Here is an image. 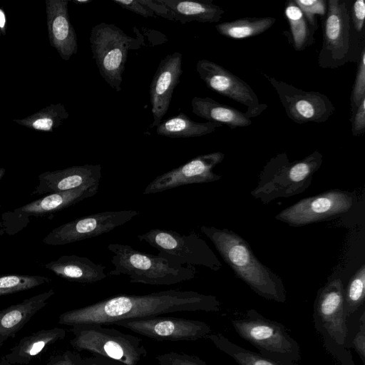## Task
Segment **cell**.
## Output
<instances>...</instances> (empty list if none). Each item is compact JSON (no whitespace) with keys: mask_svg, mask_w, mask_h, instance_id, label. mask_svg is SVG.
Segmentation results:
<instances>
[{"mask_svg":"<svg viewBox=\"0 0 365 365\" xmlns=\"http://www.w3.org/2000/svg\"><path fill=\"white\" fill-rule=\"evenodd\" d=\"M323 160L315 150L299 160L290 162L286 153H278L264 166L256 187L251 195L262 203L278 197H289L305 191Z\"/></svg>","mask_w":365,"mask_h":365,"instance_id":"obj_4","label":"cell"},{"mask_svg":"<svg viewBox=\"0 0 365 365\" xmlns=\"http://www.w3.org/2000/svg\"><path fill=\"white\" fill-rule=\"evenodd\" d=\"M354 200L353 192L331 190L297 202L279 212L275 218L289 226H304L346 212Z\"/></svg>","mask_w":365,"mask_h":365,"instance_id":"obj_11","label":"cell"},{"mask_svg":"<svg viewBox=\"0 0 365 365\" xmlns=\"http://www.w3.org/2000/svg\"><path fill=\"white\" fill-rule=\"evenodd\" d=\"M349 11L350 19L354 31L359 36L362 35L365 19L364 0L355 1L352 4Z\"/></svg>","mask_w":365,"mask_h":365,"instance_id":"obj_35","label":"cell"},{"mask_svg":"<svg viewBox=\"0 0 365 365\" xmlns=\"http://www.w3.org/2000/svg\"><path fill=\"white\" fill-rule=\"evenodd\" d=\"M344 285L337 278L327 283L317 294L314 322L324 341L344 347L348 336L347 316L344 305Z\"/></svg>","mask_w":365,"mask_h":365,"instance_id":"obj_10","label":"cell"},{"mask_svg":"<svg viewBox=\"0 0 365 365\" xmlns=\"http://www.w3.org/2000/svg\"><path fill=\"white\" fill-rule=\"evenodd\" d=\"M101 170L99 164H86L43 173L38 175V182L31 195L50 194L100 184Z\"/></svg>","mask_w":365,"mask_h":365,"instance_id":"obj_19","label":"cell"},{"mask_svg":"<svg viewBox=\"0 0 365 365\" xmlns=\"http://www.w3.org/2000/svg\"><path fill=\"white\" fill-rule=\"evenodd\" d=\"M365 297V265L363 264L349 280L344 290V305L347 318L363 304Z\"/></svg>","mask_w":365,"mask_h":365,"instance_id":"obj_30","label":"cell"},{"mask_svg":"<svg viewBox=\"0 0 365 365\" xmlns=\"http://www.w3.org/2000/svg\"><path fill=\"white\" fill-rule=\"evenodd\" d=\"M63 365H79L69 352L63 354Z\"/></svg>","mask_w":365,"mask_h":365,"instance_id":"obj_41","label":"cell"},{"mask_svg":"<svg viewBox=\"0 0 365 365\" xmlns=\"http://www.w3.org/2000/svg\"><path fill=\"white\" fill-rule=\"evenodd\" d=\"M71 345L120 365H138L147 352L140 339L98 324L73 326Z\"/></svg>","mask_w":365,"mask_h":365,"instance_id":"obj_6","label":"cell"},{"mask_svg":"<svg viewBox=\"0 0 365 365\" xmlns=\"http://www.w3.org/2000/svg\"><path fill=\"white\" fill-rule=\"evenodd\" d=\"M364 98H365V47L362 48L358 60L356 73L350 96L351 113L355 111Z\"/></svg>","mask_w":365,"mask_h":365,"instance_id":"obj_32","label":"cell"},{"mask_svg":"<svg viewBox=\"0 0 365 365\" xmlns=\"http://www.w3.org/2000/svg\"><path fill=\"white\" fill-rule=\"evenodd\" d=\"M5 172H6V170L4 168L0 167V180L4 176Z\"/></svg>","mask_w":365,"mask_h":365,"instance_id":"obj_45","label":"cell"},{"mask_svg":"<svg viewBox=\"0 0 365 365\" xmlns=\"http://www.w3.org/2000/svg\"><path fill=\"white\" fill-rule=\"evenodd\" d=\"M51 23V31L55 44L64 59H68L78 50L77 38L67 14V2L56 3Z\"/></svg>","mask_w":365,"mask_h":365,"instance_id":"obj_26","label":"cell"},{"mask_svg":"<svg viewBox=\"0 0 365 365\" xmlns=\"http://www.w3.org/2000/svg\"><path fill=\"white\" fill-rule=\"evenodd\" d=\"M264 76L277 93L287 115L294 123H324L334 112V105L324 94L304 91L266 74Z\"/></svg>","mask_w":365,"mask_h":365,"instance_id":"obj_13","label":"cell"},{"mask_svg":"<svg viewBox=\"0 0 365 365\" xmlns=\"http://www.w3.org/2000/svg\"><path fill=\"white\" fill-rule=\"evenodd\" d=\"M66 331L60 327L41 329L21 338L3 357L16 365H27L50 346L62 340Z\"/></svg>","mask_w":365,"mask_h":365,"instance_id":"obj_22","label":"cell"},{"mask_svg":"<svg viewBox=\"0 0 365 365\" xmlns=\"http://www.w3.org/2000/svg\"><path fill=\"white\" fill-rule=\"evenodd\" d=\"M142 4L151 9L157 16L175 21V15L173 11L158 0H138Z\"/></svg>","mask_w":365,"mask_h":365,"instance_id":"obj_39","label":"cell"},{"mask_svg":"<svg viewBox=\"0 0 365 365\" xmlns=\"http://www.w3.org/2000/svg\"><path fill=\"white\" fill-rule=\"evenodd\" d=\"M113 2L145 18L156 16L151 9L142 4L138 0H113Z\"/></svg>","mask_w":365,"mask_h":365,"instance_id":"obj_37","label":"cell"},{"mask_svg":"<svg viewBox=\"0 0 365 365\" xmlns=\"http://www.w3.org/2000/svg\"><path fill=\"white\" fill-rule=\"evenodd\" d=\"M5 25V16L4 12L0 10V28L3 29Z\"/></svg>","mask_w":365,"mask_h":365,"instance_id":"obj_43","label":"cell"},{"mask_svg":"<svg viewBox=\"0 0 365 365\" xmlns=\"http://www.w3.org/2000/svg\"><path fill=\"white\" fill-rule=\"evenodd\" d=\"M43 267L61 278L81 284L95 283L108 277L105 265L76 255H62Z\"/></svg>","mask_w":365,"mask_h":365,"instance_id":"obj_21","label":"cell"},{"mask_svg":"<svg viewBox=\"0 0 365 365\" xmlns=\"http://www.w3.org/2000/svg\"><path fill=\"white\" fill-rule=\"evenodd\" d=\"M0 365H16L7 361L3 356L0 358Z\"/></svg>","mask_w":365,"mask_h":365,"instance_id":"obj_44","label":"cell"},{"mask_svg":"<svg viewBox=\"0 0 365 365\" xmlns=\"http://www.w3.org/2000/svg\"><path fill=\"white\" fill-rule=\"evenodd\" d=\"M46 365H63V355L53 357Z\"/></svg>","mask_w":365,"mask_h":365,"instance_id":"obj_42","label":"cell"},{"mask_svg":"<svg viewBox=\"0 0 365 365\" xmlns=\"http://www.w3.org/2000/svg\"><path fill=\"white\" fill-rule=\"evenodd\" d=\"M182 53L174 52L164 57L158 65L150 86L151 128L157 127L166 114L175 87L182 73Z\"/></svg>","mask_w":365,"mask_h":365,"instance_id":"obj_18","label":"cell"},{"mask_svg":"<svg viewBox=\"0 0 365 365\" xmlns=\"http://www.w3.org/2000/svg\"><path fill=\"white\" fill-rule=\"evenodd\" d=\"M138 215L139 212L134 210L91 214L56 227L44 237L43 242L57 246L98 237L123 225Z\"/></svg>","mask_w":365,"mask_h":365,"instance_id":"obj_12","label":"cell"},{"mask_svg":"<svg viewBox=\"0 0 365 365\" xmlns=\"http://www.w3.org/2000/svg\"><path fill=\"white\" fill-rule=\"evenodd\" d=\"M88 365H101V364H96V363H91V364H89Z\"/></svg>","mask_w":365,"mask_h":365,"instance_id":"obj_47","label":"cell"},{"mask_svg":"<svg viewBox=\"0 0 365 365\" xmlns=\"http://www.w3.org/2000/svg\"><path fill=\"white\" fill-rule=\"evenodd\" d=\"M48 277L26 274H0V297L28 290L49 283Z\"/></svg>","mask_w":365,"mask_h":365,"instance_id":"obj_31","label":"cell"},{"mask_svg":"<svg viewBox=\"0 0 365 365\" xmlns=\"http://www.w3.org/2000/svg\"><path fill=\"white\" fill-rule=\"evenodd\" d=\"M137 238L158 250V255L180 264L200 265L217 271L220 262L206 242L195 232L180 235L175 230L151 229Z\"/></svg>","mask_w":365,"mask_h":365,"instance_id":"obj_9","label":"cell"},{"mask_svg":"<svg viewBox=\"0 0 365 365\" xmlns=\"http://www.w3.org/2000/svg\"><path fill=\"white\" fill-rule=\"evenodd\" d=\"M351 345L360 356L363 364H365V314L360 318L359 330L355 334Z\"/></svg>","mask_w":365,"mask_h":365,"instance_id":"obj_38","label":"cell"},{"mask_svg":"<svg viewBox=\"0 0 365 365\" xmlns=\"http://www.w3.org/2000/svg\"><path fill=\"white\" fill-rule=\"evenodd\" d=\"M53 125V120L51 118H40L33 123V127L38 130H49Z\"/></svg>","mask_w":365,"mask_h":365,"instance_id":"obj_40","label":"cell"},{"mask_svg":"<svg viewBox=\"0 0 365 365\" xmlns=\"http://www.w3.org/2000/svg\"><path fill=\"white\" fill-rule=\"evenodd\" d=\"M91 1H77V2H79V3H89Z\"/></svg>","mask_w":365,"mask_h":365,"instance_id":"obj_46","label":"cell"},{"mask_svg":"<svg viewBox=\"0 0 365 365\" xmlns=\"http://www.w3.org/2000/svg\"><path fill=\"white\" fill-rule=\"evenodd\" d=\"M191 107L192 112L197 116L227 125L231 129L247 127L252 123L245 113L210 97H194L191 101Z\"/></svg>","mask_w":365,"mask_h":365,"instance_id":"obj_23","label":"cell"},{"mask_svg":"<svg viewBox=\"0 0 365 365\" xmlns=\"http://www.w3.org/2000/svg\"><path fill=\"white\" fill-rule=\"evenodd\" d=\"M299 7L304 16L311 26L317 29L315 15L324 17L327 10V1L326 0H294Z\"/></svg>","mask_w":365,"mask_h":365,"instance_id":"obj_33","label":"cell"},{"mask_svg":"<svg viewBox=\"0 0 365 365\" xmlns=\"http://www.w3.org/2000/svg\"><path fill=\"white\" fill-rule=\"evenodd\" d=\"M222 126L220 123L207 121L197 123L191 120L186 114L180 113L168 118L156 127V133L171 138L200 137L212 133Z\"/></svg>","mask_w":365,"mask_h":365,"instance_id":"obj_25","label":"cell"},{"mask_svg":"<svg viewBox=\"0 0 365 365\" xmlns=\"http://www.w3.org/2000/svg\"><path fill=\"white\" fill-rule=\"evenodd\" d=\"M220 302L213 295L194 291L168 289L148 294H121L67 311L58 317L66 326L114 324L122 320L157 317L181 312H218Z\"/></svg>","mask_w":365,"mask_h":365,"instance_id":"obj_1","label":"cell"},{"mask_svg":"<svg viewBox=\"0 0 365 365\" xmlns=\"http://www.w3.org/2000/svg\"><path fill=\"white\" fill-rule=\"evenodd\" d=\"M175 15V21L186 24L196 21L200 23H217L225 10L212 1L158 0Z\"/></svg>","mask_w":365,"mask_h":365,"instance_id":"obj_24","label":"cell"},{"mask_svg":"<svg viewBox=\"0 0 365 365\" xmlns=\"http://www.w3.org/2000/svg\"><path fill=\"white\" fill-rule=\"evenodd\" d=\"M200 229L236 275L255 293L279 303L286 302V290L280 277L258 260L241 236L213 226L202 225Z\"/></svg>","mask_w":365,"mask_h":365,"instance_id":"obj_2","label":"cell"},{"mask_svg":"<svg viewBox=\"0 0 365 365\" xmlns=\"http://www.w3.org/2000/svg\"><path fill=\"white\" fill-rule=\"evenodd\" d=\"M207 338L221 351L230 356L239 365H297L283 362L241 347L220 333L209 334Z\"/></svg>","mask_w":365,"mask_h":365,"instance_id":"obj_27","label":"cell"},{"mask_svg":"<svg viewBox=\"0 0 365 365\" xmlns=\"http://www.w3.org/2000/svg\"><path fill=\"white\" fill-rule=\"evenodd\" d=\"M89 39L101 76L115 91H120L128 51L135 48V39L115 24L105 22L92 28Z\"/></svg>","mask_w":365,"mask_h":365,"instance_id":"obj_8","label":"cell"},{"mask_svg":"<svg viewBox=\"0 0 365 365\" xmlns=\"http://www.w3.org/2000/svg\"><path fill=\"white\" fill-rule=\"evenodd\" d=\"M108 250L113 253L111 263L114 269L108 275H127L130 282L150 285H172L190 280L197 270L190 264H182L159 255L142 252L130 245L110 243Z\"/></svg>","mask_w":365,"mask_h":365,"instance_id":"obj_3","label":"cell"},{"mask_svg":"<svg viewBox=\"0 0 365 365\" xmlns=\"http://www.w3.org/2000/svg\"><path fill=\"white\" fill-rule=\"evenodd\" d=\"M284 15L289 27V39L296 51H304L314 42L317 29L310 25L294 0L287 2Z\"/></svg>","mask_w":365,"mask_h":365,"instance_id":"obj_28","label":"cell"},{"mask_svg":"<svg viewBox=\"0 0 365 365\" xmlns=\"http://www.w3.org/2000/svg\"><path fill=\"white\" fill-rule=\"evenodd\" d=\"M156 361L158 365H207L197 356L175 351L160 354Z\"/></svg>","mask_w":365,"mask_h":365,"instance_id":"obj_34","label":"cell"},{"mask_svg":"<svg viewBox=\"0 0 365 365\" xmlns=\"http://www.w3.org/2000/svg\"><path fill=\"white\" fill-rule=\"evenodd\" d=\"M100 184L85 185L73 190L48 194L11 212L4 213L3 227L13 225L8 232L13 234L26 226L29 217L51 215L94 196Z\"/></svg>","mask_w":365,"mask_h":365,"instance_id":"obj_16","label":"cell"},{"mask_svg":"<svg viewBox=\"0 0 365 365\" xmlns=\"http://www.w3.org/2000/svg\"><path fill=\"white\" fill-rule=\"evenodd\" d=\"M196 71L208 88L245 106L248 118L259 115L267 108L259 103L247 83L217 63L200 59L196 63Z\"/></svg>","mask_w":365,"mask_h":365,"instance_id":"obj_15","label":"cell"},{"mask_svg":"<svg viewBox=\"0 0 365 365\" xmlns=\"http://www.w3.org/2000/svg\"><path fill=\"white\" fill-rule=\"evenodd\" d=\"M276 21L272 16L243 17L232 21L215 25V29L223 36L232 39H243L258 36L269 28Z\"/></svg>","mask_w":365,"mask_h":365,"instance_id":"obj_29","label":"cell"},{"mask_svg":"<svg viewBox=\"0 0 365 365\" xmlns=\"http://www.w3.org/2000/svg\"><path fill=\"white\" fill-rule=\"evenodd\" d=\"M347 4L346 1L327 0L322 21V46L318 56L322 68H338L359 58L362 50L359 49V36L351 24Z\"/></svg>","mask_w":365,"mask_h":365,"instance_id":"obj_5","label":"cell"},{"mask_svg":"<svg viewBox=\"0 0 365 365\" xmlns=\"http://www.w3.org/2000/svg\"><path fill=\"white\" fill-rule=\"evenodd\" d=\"M351 133L355 137L363 134L365 131V98L358 106L351 118Z\"/></svg>","mask_w":365,"mask_h":365,"instance_id":"obj_36","label":"cell"},{"mask_svg":"<svg viewBox=\"0 0 365 365\" xmlns=\"http://www.w3.org/2000/svg\"><path fill=\"white\" fill-rule=\"evenodd\" d=\"M114 324L158 341H194L207 337L212 331L204 322L172 317L122 320Z\"/></svg>","mask_w":365,"mask_h":365,"instance_id":"obj_14","label":"cell"},{"mask_svg":"<svg viewBox=\"0 0 365 365\" xmlns=\"http://www.w3.org/2000/svg\"><path fill=\"white\" fill-rule=\"evenodd\" d=\"M237 334L266 356L287 363L300 359V348L287 331L285 327L261 315L255 309L247 310L245 317L231 320Z\"/></svg>","mask_w":365,"mask_h":365,"instance_id":"obj_7","label":"cell"},{"mask_svg":"<svg viewBox=\"0 0 365 365\" xmlns=\"http://www.w3.org/2000/svg\"><path fill=\"white\" fill-rule=\"evenodd\" d=\"M224 158L225 154L221 152L197 156L181 166L157 176L143 193L153 194L182 185L217 181L222 176L215 173L213 170Z\"/></svg>","mask_w":365,"mask_h":365,"instance_id":"obj_17","label":"cell"},{"mask_svg":"<svg viewBox=\"0 0 365 365\" xmlns=\"http://www.w3.org/2000/svg\"><path fill=\"white\" fill-rule=\"evenodd\" d=\"M54 294V289H50L0 310V346L14 338Z\"/></svg>","mask_w":365,"mask_h":365,"instance_id":"obj_20","label":"cell"}]
</instances>
